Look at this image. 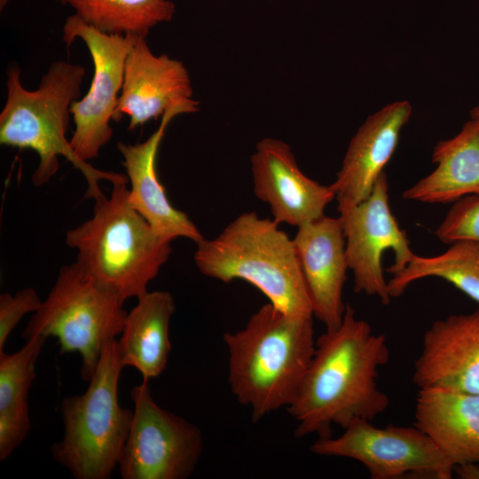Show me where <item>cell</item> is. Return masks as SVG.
Returning <instances> with one entry per match:
<instances>
[{
    "instance_id": "27",
    "label": "cell",
    "mask_w": 479,
    "mask_h": 479,
    "mask_svg": "<svg viewBox=\"0 0 479 479\" xmlns=\"http://www.w3.org/2000/svg\"><path fill=\"white\" fill-rule=\"evenodd\" d=\"M470 116L473 118H479V106L474 107L470 112Z\"/></svg>"
},
{
    "instance_id": "28",
    "label": "cell",
    "mask_w": 479,
    "mask_h": 479,
    "mask_svg": "<svg viewBox=\"0 0 479 479\" xmlns=\"http://www.w3.org/2000/svg\"><path fill=\"white\" fill-rule=\"evenodd\" d=\"M10 0H0V10L3 11Z\"/></svg>"
},
{
    "instance_id": "8",
    "label": "cell",
    "mask_w": 479,
    "mask_h": 479,
    "mask_svg": "<svg viewBox=\"0 0 479 479\" xmlns=\"http://www.w3.org/2000/svg\"><path fill=\"white\" fill-rule=\"evenodd\" d=\"M148 381L133 386V418L118 461L122 479H185L203 451L200 428L153 400Z\"/></svg>"
},
{
    "instance_id": "12",
    "label": "cell",
    "mask_w": 479,
    "mask_h": 479,
    "mask_svg": "<svg viewBox=\"0 0 479 479\" xmlns=\"http://www.w3.org/2000/svg\"><path fill=\"white\" fill-rule=\"evenodd\" d=\"M255 195L267 203L273 220L299 227L325 215L335 199L331 185L307 177L299 168L288 144L265 137L251 156Z\"/></svg>"
},
{
    "instance_id": "25",
    "label": "cell",
    "mask_w": 479,
    "mask_h": 479,
    "mask_svg": "<svg viewBox=\"0 0 479 479\" xmlns=\"http://www.w3.org/2000/svg\"><path fill=\"white\" fill-rule=\"evenodd\" d=\"M43 303L36 291L26 287L14 294L7 292L0 294V352L4 351L6 340L13 328L29 312H35Z\"/></svg>"
},
{
    "instance_id": "7",
    "label": "cell",
    "mask_w": 479,
    "mask_h": 479,
    "mask_svg": "<svg viewBox=\"0 0 479 479\" xmlns=\"http://www.w3.org/2000/svg\"><path fill=\"white\" fill-rule=\"evenodd\" d=\"M123 302L98 285L75 262L62 266L47 298L22 332L57 338L60 354L78 352L81 376L89 381L105 343L122 334L127 311Z\"/></svg>"
},
{
    "instance_id": "11",
    "label": "cell",
    "mask_w": 479,
    "mask_h": 479,
    "mask_svg": "<svg viewBox=\"0 0 479 479\" xmlns=\"http://www.w3.org/2000/svg\"><path fill=\"white\" fill-rule=\"evenodd\" d=\"M337 210L354 291L376 296L388 305L392 298L381 265L383 253L388 249L394 253V263L386 269L391 274L405 268L414 253L390 208L386 173L378 178L365 200L355 205L338 206Z\"/></svg>"
},
{
    "instance_id": "6",
    "label": "cell",
    "mask_w": 479,
    "mask_h": 479,
    "mask_svg": "<svg viewBox=\"0 0 479 479\" xmlns=\"http://www.w3.org/2000/svg\"><path fill=\"white\" fill-rule=\"evenodd\" d=\"M123 367L117 340H108L87 390L61 402L64 435L51 450L75 479H108L118 466L133 418L118 400Z\"/></svg>"
},
{
    "instance_id": "10",
    "label": "cell",
    "mask_w": 479,
    "mask_h": 479,
    "mask_svg": "<svg viewBox=\"0 0 479 479\" xmlns=\"http://www.w3.org/2000/svg\"><path fill=\"white\" fill-rule=\"evenodd\" d=\"M138 37L133 34L104 33L75 14L66 19L63 41L69 47L76 38L82 40L94 66L88 92L70 107L75 128L69 143L82 161L98 157L112 137L110 122L122 88L125 61Z\"/></svg>"
},
{
    "instance_id": "18",
    "label": "cell",
    "mask_w": 479,
    "mask_h": 479,
    "mask_svg": "<svg viewBox=\"0 0 479 479\" xmlns=\"http://www.w3.org/2000/svg\"><path fill=\"white\" fill-rule=\"evenodd\" d=\"M414 426L453 465L479 464V394L420 388Z\"/></svg>"
},
{
    "instance_id": "24",
    "label": "cell",
    "mask_w": 479,
    "mask_h": 479,
    "mask_svg": "<svg viewBox=\"0 0 479 479\" xmlns=\"http://www.w3.org/2000/svg\"><path fill=\"white\" fill-rule=\"evenodd\" d=\"M435 235L445 244L459 240L479 242V196L468 195L453 202Z\"/></svg>"
},
{
    "instance_id": "19",
    "label": "cell",
    "mask_w": 479,
    "mask_h": 479,
    "mask_svg": "<svg viewBox=\"0 0 479 479\" xmlns=\"http://www.w3.org/2000/svg\"><path fill=\"white\" fill-rule=\"evenodd\" d=\"M431 159L436 169L405 189L404 200L445 204L479 196V118L471 117L454 137L438 141Z\"/></svg>"
},
{
    "instance_id": "2",
    "label": "cell",
    "mask_w": 479,
    "mask_h": 479,
    "mask_svg": "<svg viewBox=\"0 0 479 479\" xmlns=\"http://www.w3.org/2000/svg\"><path fill=\"white\" fill-rule=\"evenodd\" d=\"M228 383L253 422L294 401L312 359L313 317L287 313L269 302L244 328L224 334Z\"/></svg>"
},
{
    "instance_id": "21",
    "label": "cell",
    "mask_w": 479,
    "mask_h": 479,
    "mask_svg": "<svg viewBox=\"0 0 479 479\" xmlns=\"http://www.w3.org/2000/svg\"><path fill=\"white\" fill-rule=\"evenodd\" d=\"M47 338L35 335L13 354L0 352V460L4 461L31 429L27 394Z\"/></svg>"
},
{
    "instance_id": "14",
    "label": "cell",
    "mask_w": 479,
    "mask_h": 479,
    "mask_svg": "<svg viewBox=\"0 0 479 479\" xmlns=\"http://www.w3.org/2000/svg\"><path fill=\"white\" fill-rule=\"evenodd\" d=\"M293 242L313 316L326 330L338 327L346 310L342 291L349 270L341 218L324 215L305 223Z\"/></svg>"
},
{
    "instance_id": "26",
    "label": "cell",
    "mask_w": 479,
    "mask_h": 479,
    "mask_svg": "<svg viewBox=\"0 0 479 479\" xmlns=\"http://www.w3.org/2000/svg\"><path fill=\"white\" fill-rule=\"evenodd\" d=\"M453 475L461 479H479V464L463 463L454 467Z\"/></svg>"
},
{
    "instance_id": "23",
    "label": "cell",
    "mask_w": 479,
    "mask_h": 479,
    "mask_svg": "<svg viewBox=\"0 0 479 479\" xmlns=\"http://www.w3.org/2000/svg\"><path fill=\"white\" fill-rule=\"evenodd\" d=\"M70 5L75 15L110 35L146 37L151 28L172 20L175 4L169 0H57Z\"/></svg>"
},
{
    "instance_id": "9",
    "label": "cell",
    "mask_w": 479,
    "mask_h": 479,
    "mask_svg": "<svg viewBox=\"0 0 479 479\" xmlns=\"http://www.w3.org/2000/svg\"><path fill=\"white\" fill-rule=\"evenodd\" d=\"M312 453L340 457L362 464L373 479L404 477L450 479L453 465L418 428L374 426L356 420L336 437H318Z\"/></svg>"
},
{
    "instance_id": "15",
    "label": "cell",
    "mask_w": 479,
    "mask_h": 479,
    "mask_svg": "<svg viewBox=\"0 0 479 479\" xmlns=\"http://www.w3.org/2000/svg\"><path fill=\"white\" fill-rule=\"evenodd\" d=\"M412 381L419 389L479 394V307L431 324L414 361Z\"/></svg>"
},
{
    "instance_id": "16",
    "label": "cell",
    "mask_w": 479,
    "mask_h": 479,
    "mask_svg": "<svg viewBox=\"0 0 479 479\" xmlns=\"http://www.w3.org/2000/svg\"><path fill=\"white\" fill-rule=\"evenodd\" d=\"M192 96L191 79L184 64L166 54L155 56L146 37L140 36L125 61L122 88L113 121L128 115V129L131 130L162 116L169 106L189 100Z\"/></svg>"
},
{
    "instance_id": "1",
    "label": "cell",
    "mask_w": 479,
    "mask_h": 479,
    "mask_svg": "<svg viewBox=\"0 0 479 479\" xmlns=\"http://www.w3.org/2000/svg\"><path fill=\"white\" fill-rule=\"evenodd\" d=\"M386 336L373 333L346 304L341 325L326 330L300 390L287 409L296 422L294 436H332V427L345 428L356 420L373 421L389 405L378 385L380 369L389 360Z\"/></svg>"
},
{
    "instance_id": "13",
    "label": "cell",
    "mask_w": 479,
    "mask_h": 479,
    "mask_svg": "<svg viewBox=\"0 0 479 479\" xmlns=\"http://www.w3.org/2000/svg\"><path fill=\"white\" fill-rule=\"evenodd\" d=\"M198 109L199 102L192 98L177 103L166 110L161 124L146 140L135 145L117 143L130 185L131 206L157 234L170 241L182 237L197 244L205 239L189 216L172 206L156 172L157 153L169 123L178 114Z\"/></svg>"
},
{
    "instance_id": "20",
    "label": "cell",
    "mask_w": 479,
    "mask_h": 479,
    "mask_svg": "<svg viewBox=\"0 0 479 479\" xmlns=\"http://www.w3.org/2000/svg\"><path fill=\"white\" fill-rule=\"evenodd\" d=\"M176 305L168 291H153L137 299L127 313L117 341L123 366H132L145 381L156 378L165 370L171 350L169 323Z\"/></svg>"
},
{
    "instance_id": "4",
    "label": "cell",
    "mask_w": 479,
    "mask_h": 479,
    "mask_svg": "<svg viewBox=\"0 0 479 479\" xmlns=\"http://www.w3.org/2000/svg\"><path fill=\"white\" fill-rule=\"evenodd\" d=\"M85 68L67 61H54L35 90L25 89L20 70L12 66L7 71V98L0 114V144L36 153L39 163L33 176L35 186L47 184L59 168V157L67 159L85 177L86 198L96 199L103 192L99 181L112 184L126 175L102 171L80 161L73 152L66 134L70 122V107L81 95Z\"/></svg>"
},
{
    "instance_id": "5",
    "label": "cell",
    "mask_w": 479,
    "mask_h": 479,
    "mask_svg": "<svg viewBox=\"0 0 479 479\" xmlns=\"http://www.w3.org/2000/svg\"><path fill=\"white\" fill-rule=\"evenodd\" d=\"M279 224L243 212L216 237L196 244L194 263L206 277L224 283L245 280L281 310L313 317L293 239Z\"/></svg>"
},
{
    "instance_id": "17",
    "label": "cell",
    "mask_w": 479,
    "mask_h": 479,
    "mask_svg": "<svg viewBox=\"0 0 479 479\" xmlns=\"http://www.w3.org/2000/svg\"><path fill=\"white\" fill-rule=\"evenodd\" d=\"M412 114L408 101L386 105L366 118L351 138L336 179L330 185L338 206L365 200L393 156Z\"/></svg>"
},
{
    "instance_id": "3",
    "label": "cell",
    "mask_w": 479,
    "mask_h": 479,
    "mask_svg": "<svg viewBox=\"0 0 479 479\" xmlns=\"http://www.w3.org/2000/svg\"><path fill=\"white\" fill-rule=\"evenodd\" d=\"M128 177L112 184L109 196L94 199L92 216L66 233L75 263L98 285L124 302L140 298L171 254L170 240L131 206Z\"/></svg>"
},
{
    "instance_id": "22",
    "label": "cell",
    "mask_w": 479,
    "mask_h": 479,
    "mask_svg": "<svg viewBox=\"0 0 479 479\" xmlns=\"http://www.w3.org/2000/svg\"><path fill=\"white\" fill-rule=\"evenodd\" d=\"M429 277L449 282L479 304V242L459 240L437 255L413 254L405 268L388 281L389 294L399 297L411 284Z\"/></svg>"
}]
</instances>
